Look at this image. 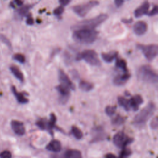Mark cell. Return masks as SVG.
I'll list each match as a JSON object with an SVG mask.
<instances>
[{"label": "cell", "instance_id": "1", "mask_svg": "<svg viewBox=\"0 0 158 158\" xmlns=\"http://www.w3.org/2000/svg\"><path fill=\"white\" fill-rule=\"evenodd\" d=\"M156 109L155 104L152 102L148 104L137 114L133 118V123L137 127L144 126L148 120L153 115Z\"/></svg>", "mask_w": 158, "mask_h": 158}, {"label": "cell", "instance_id": "3", "mask_svg": "<svg viewBox=\"0 0 158 158\" xmlns=\"http://www.w3.org/2000/svg\"><path fill=\"white\" fill-rule=\"evenodd\" d=\"M108 18V15L106 14H101L93 18L82 20L73 25V30L79 29H89L94 30V28L99 26L100 24L105 22Z\"/></svg>", "mask_w": 158, "mask_h": 158}, {"label": "cell", "instance_id": "4", "mask_svg": "<svg viewBox=\"0 0 158 158\" xmlns=\"http://www.w3.org/2000/svg\"><path fill=\"white\" fill-rule=\"evenodd\" d=\"M136 75L139 80L146 83H156L158 80L157 73L148 65L141 66L136 72Z\"/></svg>", "mask_w": 158, "mask_h": 158}, {"label": "cell", "instance_id": "20", "mask_svg": "<svg viewBox=\"0 0 158 158\" xmlns=\"http://www.w3.org/2000/svg\"><path fill=\"white\" fill-rule=\"evenodd\" d=\"M65 158H81V154L78 150L69 149L65 152Z\"/></svg>", "mask_w": 158, "mask_h": 158}, {"label": "cell", "instance_id": "24", "mask_svg": "<svg viewBox=\"0 0 158 158\" xmlns=\"http://www.w3.org/2000/svg\"><path fill=\"white\" fill-rule=\"evenodd\" d=\"M36 125L41 130H45V129H48L50 130L49 126V123L48 120H47L45 118H41L39 119L36 122Z\"/></svg>", "mask_w": 158, "mask_h": 158}, {"label": "cell", "instance_id": "29", "mask_svg": "<svg viewBox=\"0 0 158 158\" xmlns=\"http://www.w3.org/2000/svg\"><path fill=\"white\" fill-rule=\"evenodd\" d=\"M56 122V115L54 113H51L50 115V119H49V120H48L50 130L52 129L55 126Z\"/></svg>", "mask_w": 158, "mask_h": 158}, {"label": "cell", "instance_id": "9", "mask_svg": "<svg viewBox=\"0 0 158 158\" xmlns=\"http://www.w3.org/2000/svg\"><path fill=\"white\" fill-rule=\"evenodd\" d=\"M56 89L59 94V102L62 104H65L70 98V89L60 84L56 87Z\"/></svg>", "mask_w": 158, "mask_h": 158}, {"label": "cell", "instance_id": "34", "mask_svg": "<svg viewBox=\"0 0 158 158\" xmlns=\"http://www.w3.org/2000/svg\"><path fill=\"white\" fill-rule=\"evenodd\" d=\"M158 13V7L157 5H155L154 6V7L152 9V10H151V11L148 12V15L149 16H152V15H155Z\"/></svg>", "mask_w": 158, "mask_h": 158}, {"label": "cell", "instance_id": "32", "mask_svg": "<svg viewBox=\"0 0 158 158\" xmlns=\"http://www.w3.org/2000/svg\"><path fill=\"white\" fill-rule=\"evenodd\" d=\"M12 154L10 151L5 150L0 153V158H11Z\"/></svg>", "mask_w": 158, "mask_h": 158}, {"label": "cell", "instance_id": "7", "mask_svg": "<svg viewBox=\"0 0 158 158\" xmlns=\"http://www.w3.org/2000/svg\"><path fill=\"white\" fill-rule=\"evenodd\" d=\"M137 48L139 49L144 57L149 60L151 61L157 55L158 46L156 44H137Z\"/></svg>", "mask_w": 158, "mask_h": 158}, {"label": "cell", "instance_id": "33", "mask_svg": "<svg viewBox=\"0 0 158 158\" xmlns=\"http://www.w3.org/2000/svg\"><path fill=\"white\" fill-rule=\"evenodd\" d=\"M64 11V7L60 6L57 7H56L54 10V15H60Z\"/></svg>", "mask_w": 158, "mask_h": 158}, {"label": "cell", "instance_id": "15", "mask_svg": "<svg viewBox=\"0 0 158 158\" xmlns=\"http://www.w3.org/2000/svg\"><path fill=\"white\" fill-rule=\"evenodd\" d=\"M130 74L128 72H124L122 75H118L116 76L113 80L114 85L120 86L124 85L130 78Z\"/></svg>", "mask_w": 158, "mask_h": 158}, {"label": "cell", "instance_id": "35", "mask_svg": "<svg viewBox=\"0 0 158 158\" xmlns=\"http://www.w3.org/2000/svg\"><path fill=\"white\" fill-rule=\"evenodd\" d=\"M61 5V6L64 7V6H66L68 4H69L70 2V1L69 0H60L59 1Z\"/></svg>", "mask_w": 158, "mask_h": 158}, {"label": "cell", "instance_id": "27", "mask_svg": "<svg viewBox=\"0 0 158 158\" xmlns=\"http://www.w3.org/2000/svg\"><path fill=\"white\" fill-rule=\"evenodd\" d=\"M31 7H32V5L31 4L23 6L18 9V14L21 16H24L28 12L30 9Z\"/></svg>", "mask_w": 158, "mask_h": 158}, {"label": "cell", "instance_id": "23", "mask_svg": "<svg viewBox=\"0 0 158 158\" xmlns=\"http://www.w3.org/2000/svg\"><path fill=\"white\" fill-rule=\"evenodd\" d=\"M115 65L117 68L121 69L124 72H128L127 62L123 59H117Z\"/></svg>", "mask_w": 158, "mask_h": 158}, {"label": "cell", "instance_id": "31", "mask_svg": "<svg viewBox=\"0 0 158 158\" xmlns=\"http://www.w3.org/2000/svg\"><path fill=\"white\" fill-rule=\"evenodd\" d=\"M158 126V118L157 117H155L153 118L150 122V127H151L152 129H156Z\"/></svg>", "mask_w": 158, "mask_h": 158}, {"label": "cell", "instance_id": "5", "mask_svg": "<svg viewBox=\"0 0 158 158\" xmlns=\"http://www.w3.org/2000/svg\"><path fill=\"white\" fill-rule=\"evenodd\" d=\"M77 59H83L88 64L93 66H99L101 65V62L99 59L97 52L92 49L84 50L78 54Z\"/></svg>", "mask_w": 158, "mask_h": 158}, {"label": "cell", "instance_id": "8", "mask_svg": "<svg viewBox=\"0 0 158 158\" xmlns=\"http://www.w3.org/2000/svg\"><path fill=\"white\" fill-rule=\"evenodd\" d=\"M131 141L132 139L130 138L122 131L118 132L114 136L113 138L114 143L119 148H123Z\"/></svg>", "mask_w": 158, "mask_h": 158}, {"label": "cell", "instance_id": "19", "mask_svg": "<svg viewBox=\"0 0 158 158\" xmlns=\"http://www.w3.org/2000/svg\"><path fill=\"white\" fill-rule=\"evenodd\" d=\"M94 85L93 83L85 81V80H81L79 83V88L84 91L88 92L93 89Z\"/></svg>", "mask_w": 158, "mask_h": 158}, {"label": "cell", "instance_id": "13", "mask_svg": "<svg viewBox=\"0 0 158 158\" xmlns=\"http://www.w3.org/2000/svg\"><path fill=\"white\" fill-rule=\"evenodd\" d=\"M143 99L142 96L139 94H136L131 98L129 100V104L130 108H132L134 111L138 110L139 106L143 102Z\"/></svg>", "mask_w": 158, "mask_h": 158}, {"label": "cell", "instance_id": "41", "mask_svg": "<svg viewBox=\"0 0 158 158\" xmlns=\"http://www.w3.org/2000/svg\"><path fill=\"white\" fill-rule=\"evenodd\" d=\"M15 2L17 4V6H22L23 2V1H15Z\"/></svg>", "mask_w": 158, "mask_h": 158}, {"label": "cell", "instance_id": "6", "mask_svg": "<svg viewBox=\"0 0 158 158\" xmlns=\"http://www.w3.org/2000/svg\"><path fill=\"white\" fill-rule=\"evenodd\" d=\"M98 1H91L85 3L75 5L72 7V10L81 17H85L93 7L98 6Z\"/></svg>", "mask_w": 158, "mask_h": 158}, {"label": "cell", "instance_id": "40", "mask_svg": "<svg viewBox=\"0 0 158 158\" xmlns=\"http://www.w3.org/2000/svg\"><path fill=\"white\" fill-rule=\"evenodd\" d=\"M106 158H117L115 155L112 154H107L106 156Z\"/></svg>", "mask_w": 158, "mask_h": 158}, {"label": "cell", "instance_id": "36", "mask_svg": "<svg viewBox=\"0 0 158 158\" xmlns=\"http://www.w3.org/2000/svg\"><path fill=\"white\" fill-rule=\"evenodd\" d=\"M114 2H115V4L117 7H120L123 4L124 1H123V0H115L114 1Z\"/></svg>", "mask_w": 158, "mask_h": 158}, {"label": "cell", "instance_id": "10", "mask_svg": "<svg viewBox=\"0 0 158 158\" xmlns=\"http://www.w3.org/2000/svg\"><path fill=\"white\" fill-rule=\"evenodd\" d=\"M58 78L61 85L69 88L70 89H75V86L68 75L61 69L58 70Z\"/></svg>", "mask_w": 158, "mask_h": 158}, {"label": "cell", "instance_id": "26", "mask_svg": "<svg viewBox=\"0 0 158 158\" xmlns=\"http://www.w3.org/2000/svg\"><path fill=\"white\" fill-rule=\"evenodd\" d=\"M71 131H72V133L73 134V135L75 136V138L79 139H81L82 138L83 133L80 130V129L78 128L77 127L72 126Z\"/></svg>", "mask_w": 158, "mask_h": 158}, {"label": "cell", "instance_id": "2", "mask_svg": "<svg viewBox=\"0 0 158 158\" xmlns=\"http://www.w3.org/2000/svg\"><path fill=\"white\" fill-rule=\"evenodd\" d=\"M98 31L95 30L79 29L75 30L73 34V39L80 43L90 44L93 43L97 38Z\"/></svg>", "mask_w": 158, "mask_h": 158}, {"label": "cell", "instance_id": "25", "mask_svg": "<svg viewBox=\"0 0 158 158\" xmlns=\"http://www.w3.org/2000/svg\"><path fill=\"white\" fill-rule=\"evenodd\" d=\"M125 118L120 114H117L114 118L112 120V123L114 125H120L125 122Z\"/></svg>", "mask_w": 158, "mask_h": 158}, {"label": "cell", "instance_id": "16", "mask_svg": "<svg viewBox=\"0 0 158 158\" xmlns=\"http://www.w3.org/2000/svg\"><path fill=\"white\" fill-rule=\"evenodd\" d=\"M118 52L115 51H112L109 52L101 53V57L104 61L107 63L112 62L114 60L117 58Z\"/></svg>", "mask_w": 158, "mask_h": 158}, {"label": "cell", "instance_id": "22", "mask_svg": "<svg viewBox=\"0 0 158 158\" xmlns=\"http://www.w3.org/2000/svg\"><path fill=\"white\" fill-rule=\"evenodd\" d=\"M10 69L12 73L15 77L16 78H17L20 81H23V78H24L22 72L19 70V69L17 67L13 65V66L10 67Z\"/></svg>", "mask_w": 158, "mask_h": 158}, {"label": "cell", "instance_id": "30", "mask_svg": "<svg viewBox=\"0 0 158 158\" xmlns=\"http://www.w3.org/2000/svg\"><path fill=\"white\" fill-rule=\"evenodd\" d=\"M14 59L17 60V62H20V63H24L25 62V56L20 53H17V54H15L14 56Z\"/></svg>", "mask_w": 158, "mask_h": 158}, {"label": "cell", "instance_id": "21", "mask_svg": "<svg viewBox=\"0 0 158 158\" xmlns=\"http://www.w3.org/2000/svg\"><path fill=\"white\" fill-rule=\"evenodd\" d=\"M117 101L120 106L122 107L125 110L128 111L130 109V104H129V100L125 98L123 96H118L117 98Z\"/></svg>", "mask_w": 158, "mask_h": 158}, {"label": "cell", "instance_id": "12", "mask_svg": "<svg viewBox=\"0 0 158 158\" xmlns=\"http://www.w3.org/2000/svg\"><path fill=\"white\" fill-rule=\"evenodd\" d=\"M11 127L14 131V132L19 135V136H22L25 134V129L23 125V123L22 122H20L19 120H12L11 122Z\"/></svg>", "mask_w": 158, "mask_h": 158}, {"label": "cell", "instance_id": "11", "mask_svg": "<svg viewBox=\"0 0 158 158\" xmlns=\"http://www.w3.org/2000/svg\"><path fill=\"white\" fill-rule=\"evenodd\" d=\"M133 30L136 35H142L146 32L148 30V25L144 21H138L134 24Z\"/></svg>", "mask_w": 158, "mask_h": 158}, {"label": "cell", "instance_id": "14", "mask_svg": "<svg viewBox=\"0 0 158 158\" xmlns=\"http://www.w3.org/2000/svg\"><path fill=\"white\" fill-rule=\"evenodd\" d=\"M149 6H150V4L148 1L143 2L138 7H137L135 9L134 12L135 17L136 18H138L143 16L144 14H148Z\"/></svg>", "mask_w": 158, "mask_h": 158}, {"label": "cell", "instance_id": "39", "mask_svg": "<svg viewBox=\"0 0 158 158\" xmlns=\"http://www.w3.org/2000/svg\"><path fill=\"white\" fill-rule=\"evenodd\" d=\"M132 21H133L132 19H122V22H124L125 23H131Z\"/></svg>", "mask_w": 158, "mask_h": 158}, {"label": "cell", "instance_id": "17", "mask_svg": "<svg viewBox=\"0 0 158 158\" xmlns=\"http://www.w3.org/2000/svg\"><path fill=\"white\" fill-rule=\"evenodd\" d=\"M46 149L50 151L59 152L61 149L60 143L56 139H53L48 144Z\"/></svg>", "mask_w": 158, "mask_h": 158}, {"label": "cell", "instance_id": "37", "mask_svg": "<svg viewBox=\"0 0 158 158\" xmlns=\"http://www.w3.org/2000/svg\"><path fill=\"white\" fill-rule=\"evenodd\" d=\"M26 22H27V23L28 25H33V24L34 23V20H33V19L31 16H28V17H27V19Z\"/></svg>", "mask_w": 158, "mask_h": 158}, {"label": "cell", "instance_id": "38", "mask_svg": "<svg viewBox=\"0 0 158 158\" xmlns=\"http://www.w3.org/2000/svg\"><path fill=\"white\" fill-rule=\"evenodd\" d=\"M1 40H2V41H4V43H6V44H7V45H8V46H10V42L7 40V39H6L4 36H1Z\"/></svg>", "mask_w": 158, "mask_h": 158}, {"label": "cell", "instance_id": "28", "mask_svg": "<svg viewBox=\"0 0 158 158\" xmlns=\"http://www.w3.org/2000/svg\"><path fill=\"white\" fill-rule=\"evenodd\" d=\"M116 109V106H107L105 109V112L108 116H112L113 115H114Z\"/></svg>", "mask_w": 158, "mask_h": 158}, {"label": "cell", "instance_id": "18", "mask_svg": "<svg viewBox=\"0 0 158 158\" xmlns=\"http://www.w3.org/2000/svg\"><path fill=\"white\" fill-rule=\"evenodd\" d=\"M12 91L15 97L16 98L17 101L19 103L26 104V103H27L28 102V99L25 96V95L22 93L18 92L16 90V88H15V87L14 86H12Z\"/></svg>", "mask_w": 158, "mask_h": 158}]
</instances>
